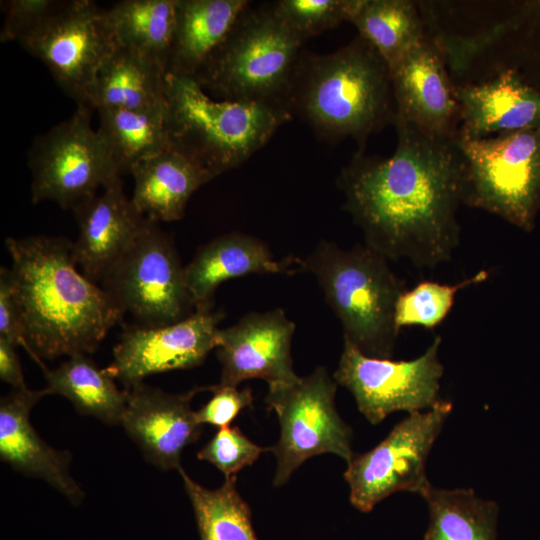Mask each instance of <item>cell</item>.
Masks as SVG:
<instances>
[{
  "label": "cell",
  "mask_w": 540,
  "mask_h": 540,
  "mask_svg": "<svg viewBox=\"0 0 540 540\" xmlns=\"http://www.w3.org/2000/svg\"><path fill=\"white\" fill-rule=\"evenodd\" d=\"M213 396L198 411V422L218 428L227 427L238 414L250 406L253 395L250 388L239 390L233 386L213 385L210 388Z\"/></svg>",
  "instance_id": "35"
},
{
  "label": "cell",
  "mask_w": 540,
  "mask_h": 540,
  "mask_svg": "<svg viewBox=\"0 0 540 540\" xmlns=\"http://www.w3.org/2000/svg\"><path fill=\"white\" fill-rule=\"evenodd\" d=\"M267 450L269 448H263L252 442L238 426H227L219 428L198 451L197 457L214 465L226 478L252 465L260 454Z\"/></svg>",
  "instance_id": "33"
},
{
  "label": "cell",
  "mask_w": 540,
  "mask_h": 540,
  "mask_svg": "<svg viewBox=\"0 0 540 540\" xmlns=\"http://www.w3.org/2000/svg\"><path fill=\"white\" fill-rule=\"evenodd\" d=\"M19 44L39 59L77 105L93 111L98 73L117 48L106 9L91 0L63 6Z\"/></svg>",
  "instance_id": "11"
},
{
  "label": "cell",
  "mask_w": 540,
  "mask_h": 540,
  "mask_svg": "<svg viewBox=\"0 0 540 540\" xmlns=\"http://www.w3.org/2000/svg\"><path fill=\"white\" fill-rule=\"evenodd\" d=\"M429 512L424 540H496L499 507L473 489L430 486L423 494Z\"/></svg>",
  "instance_id": "27"
},
{
  "label": "cell",
  "mask_w": 540,
  "mask_h": 540,
  "mask_svg": "<svg viewBox=\"0 0 540 540\" xmlns=\"http://www.w3.org/2000/svg\"><path fill=\"white\" fill-rule=\"evenodd\" d=\"M118 46L145 55L166 71L176 22V0H122L106 9Z\"/></svg>",
  "instance_id": "28"
},
{
  "label": "cell",
  "mask_w": 540,
  "mask_h": 540,
  "mask_svg": "<svg viewBox=\"0 0 540 540\" xmlns=\"http://www.w3.org/2000/svg\"><path fill=\"white\" fill-rule=\"evenodd\" d=\"M130 174L134 206L156 222L180 220L192 194L212 180L203 168L172 147L140 161Z\"/></svg>",
  "instance_id": "22"
},
{
  "label": "cell",
  "mask_w": 540,
  "mask_h": 540,
  "mask_svg": "<svg viewBox=\"0 0 540 540\" xmlns=\"http://www.w3.org/2000/svg\"><path fill=\"white\" fill-rule=\"evenodd\" d=\"M223 318L221 311L195 310L164 326H126L106 369L129 388L153 374L199 366L216 349Z\"/></svg>",
  "instance_id": "14"
},
{
  "label": "cell",
  "mask_w": 540,
  "mask_h": 540,
  "mask_svg": "<svg viewBox=\"0 0 540 540\" xmlns=\"http://www.w3.org/2000/svg\"><path fill=\"white\" fill-rule=\"evenodd\" d=\"M336 390L337 382L323 366L293 382L268 385L265 402L281 428L278 443L269 448L277 461L274 486L285 484L313 456L333 453L346 462L352 458V430L336 410Z\"/></svg>",
  "instance_id": "9"
},
{
  "label": "cell",
  "mask_w": 540,
  "mask_h": 540,
  "mask_svg": "<svg viewBox=\"0 0 540 540\" xmlns=\"http://www.w3.org/2000/svg\"><path fill=\"white\" fill-rule=\"evenodd\" d=\"M441 342L437 335L419 357L394 361L366 356L344 339L333 378L352 393L359 411L371 424H379L396 411H426L442 400Z\"/></svg>",
  "instance_id": "13"
},
{
  "label": "cell",
  "mask_w": 540,
  "mask_h": 540,
  "mask_svg": "<svg viewBox=\"0 0 540 540\" xmlns=\"http://www.w3.org/2000/svg\"><path fill=\"white\" fill-rule=\"evenodd\" d=\"M0 338L24 346V321L20 300L10 268L0 269Z\"/></svg>",
  "instance_id": "36"
},
{
  "label": "cell",
  "mask_w": 540,
  "mask_h": 540,
  "mask_svg": "<svg viewBox=\"0 0 540 540\" xmlns=\"http://www.w3.org/2000/svg\"><path fill=\"white\" fill-rule=\"evenodd\" d=\"M48 392L12 389L0 401V458L14 470L47 482L78 505L84 491L70 473L71 455L48 445L30 421V412Z\"/></svg>",
  "instance_id": "19"
},
{
  "label": "cell",
  "mask_w": 540,
  "mask_h": 540,
  "mask_svg": "<svg viewBox=\"0 0 540 540\" xmlns=\"http://www.w3.org/2000/svg\"><path fill=\"white\" fill-rule=\"evenodd\" d=\"M193 507L200 540H258L251 510L236 487V475L226 477L216 489L195 482L183 468L178 470Z\"/></svg>",
  "instance_id": "30"
},
{
  "label": "cell",
  "mask_w": 540,
  "mask_h": 540,
  "mask_svg": "<svg viewBox=\"0 0 540 540\" xmlns=\"http://www.w3.org/2000/svg\"><path fill=\"white\" fill-rule=\"evenodd\" d=\"M79 235L73 243L77 266L90 280L104 277L132 245L147 217L138 212L119 179L73 210Z\"/></svg>",
  "instance_id": "18"
},
{
  "label": "cell",
  "mask_w": 540,
  "mask_h": 540,
  "mask_svg": "<svg viewBox=\"0 0 540 540\" xmlns=\"http://www.w3.org/2000/svg\"><path fill=\"white\" fill-rule=\"evenodd\" d=\"M0 379L12 389L27 388L16 346L0 338Z\"/></svg>",
  "instance_id": "37"
},
{
  "label": "cell",
  "mask_w": 540,
  "mask_h": 540,
  "mask_svg": "<svg viewBox=\"0 0 540 540\" xmlns=\"http://www.w3.org/2000/svg\"><path fill=\"white\" fill-rule=\"evenodd\" d=\"M456 142L462 204L531 231L540 210V128Z\"/></svg>",
  "instance_id": "7"
},
{
  "label": "cell",
  "mask_w": 540,
  "mask_h": 540,
  "mask_svg": "<svg viewBox=\"0 0 540 540\" xmlns=\"http://www.w3.org/2000/svg\"><path fill=\"white\" fill-rule=\"evenodd\" d=\"M348 22L375 48L389 69L428 35L418 1L355 0Z\"/></svg>",
  "instance_id": "26"
},
{
  "label": "cell",
  "mask_w": 540,
  "mask_h": 540,
  "mask_svg": "<svg viewBox=\"0 0 540 540\" xmlns=\"http://www.w3.org/2000/svg\"><path fill=\"white\" fill-rule=\"evenodd\" d=\"M63 0H7L1 1L4 14L0 32L2 43H18L44 24L64 4Z\"/></svg>",
  "instance_id": "34"
},
{
  "label": "cell",
  "mask_w": 540,
  "mask_h": 540,
  "mask_svg": "<svg viewBox=\"0 0 540 540\" xmlns=\"http://www.w3.org/2000/svg\"><path fill=\"white\" fill-rule=\"evenodd\" d=\"M390 157L355 152L337 178L344 209L365 245L388 260L434 268L460 241L462 155L456 138L428 134L396 117Z\"/></svg>",
  "instance_id": "1"
},
{
  "label": "cell",
  "mask_w": 540,
  "mask_h": 540,
  "mask_svg": "<svg viewBox=\"0 0 540 540\" xmlns=\"http://www.w3.org/2000/svg\"><path fill=\"white\" fill-rule=\"evenodd\" d=\"M293 261H278L260 239L231 232L200 247L185 266V281L195 310L213 309V297L223 282L250 274L288 273Z\"/></svg>",
  "instance_id": "21"
},
{
  "label": "cell",
  "mask_w": 540,
  "mask_h": 540,
  "mask_svg": "<svg viewBox=\"0 0 540 540\" xmlns=\"http://www.w3.org/2000/svg\"><path fill=\"white\" fill-rule=\"evenodd\" d=\"M251 3L193 78L220 100L288 108L303 42L281 21L271 2Z\"/></svg>",
  "instance_id": "6"
},
{
  "label": "cell",
  "mask_w": 540,
  "mask_h": 540,
  "mask_svg": "<svg viewBox=\"0 0 540 540\" xmlns=\"http://www.w3.org/2000/svg\"><path fill=\"white\" fill-rule=\"evenodd\" d=\"M250 3L248 0H176L167 73L193 78Z\"/></svg>",
  "instance_id": "23"
},
{
  "label": "cell",
  "mask_w": 540,
  "mask_h": 540,
  "mask_svg": "<svg viewBox=\"0 0 540 540\" xmlns=\"http://www.w3.org/2000/svg\"><path fill=\"white\" fill-rule=\"evenodd\" d=\"M388 259L367 245L341 248L322 240L303 259L294 258L309 272L343 328V337L364 355L390 358L399 329L396 303L404 282Z\"/></svg>",
  "instance_id": "5"
},
{
  "label": "cell",
  "mask_w": 540,
  "mask_h": 540,
  "mask_svg": "<svg viewBox=\"0 0 540 540\" xmlns=\"http://www.w3.org/2000/svg\"><path fill=\"white\" fill-rule=\"evenodd\" d=\"M488 277V271L480 270L470 278L455 284L421 281L413 288L405 289L396 303L397 328L399 330L409 326L435 328L448 316L458 291L484 282Z\"/></svg>",
  "instance_id": "31"
},
{
  "label": "cell",
  "mask_w": 540,
  "mask_h": 540,
  "mask_svg": "<svg viewBox=\"0 0 540 540\" xmlns=\"http://www.w3.org/2000/svg\"><path fill=\"white\" fill-rule=\"evenodd\" d=\"M98 130L109 146L122 175L134 165L169 147L166 130V105L153 110L99 108Z\"/></svg>",
  "instance_id": "29"
},
{
  "label": "cell",
  "mask_w": 540,
  "mask_h": 540,
  "mask_svg": "<svg viewBox=\"0 0 540 540\" xmlns=\"http://www.w3.org/2000/svg\"><path fill=\"white\" fill-rule=\"evenodd\" d=\"M451 411L452 403L441 400L426 411L411 413L374 448L353 454L344 472L351 504L368 513L399 491L422 497L431 486L427 458Z\"/></svg>",
  "instance_id": "12"
},
{
  "label": "cell",
  "mask_w": 540,
  "mask_h": 540,
  "mask_svg": "<svg viewBox=\"0 0 540 540\" xmlns=\"http://www.w3.org/2000/svg\"><path fill=\"white\" fill-rule=\"evenodd\" d=\"M171 238L147 218L142 230L101 282L138 325L164 326L195 311Z\"/></svg>",
  "instance_id": "10"
},
{
  "label": "cell",
  "mask_w": 540,
  "mask_h": 540,
  "mask_svg": "<svg viewBox=\"0 0 540 540\" xmlns=\"http://www.w3.org/2000/svg\"><path fill=\"white\" fill-rule=\"evenodd\" d=\"M271 3L281 21L304 43L348 21L355 0H277Z\"/></svg>",
  "instance_id": "32"
},
{
  "label": "cell",
  "mask_w": 540,
  "mask_h": 540,
  "mask_svg": "<svg viewBox=\"0 0 540 540\" xmlns=\"http://www.w3.org/2000/svg\"><path fill=\"white\" fill-rule=\"evenodd\" d=\"M166 69L153 59L117 46L101 67L93 107L128 110L164 108Z\"/></svg>",
  "instance_id": "24"
},
{
  "label": "cell",
  "mask_w": 540,
  "mask_h": 540,
  "mask_svg": "<svg viewBox=\"0 0 540 540\" xmlns=\"http://www.w3.org/2000/svg\"><path fill=\"white\" fill-rule=\"evenodd\" d=\"M211 386L171 394L143 382L127 390L121 425L146 460L163 471L179 470L183 450L198 440L202 425L191 408L193 397Z\"/></svg>",
  "instance_id": "17"
},
{
  "label": "cell",
  "mask_w": 540,
  "mask_h": 540,
  "mask_svg": "<svg viewBox=\"0 0 540 540\" xmlns=\"http://www.w3.org/2000/svg\"><path fill=\"white\" fill-rule=\"evenodd\" d=\"M48 394L68 399L83 415L97 418L108 425L121 424L127 403V390H120L106 368H100L88 354H75L55 369H48L41 360Z\"/></svg>",
  "instance_id": "25"
},
{
  "label": "cell",
  "mask_w": 540,
  "mask_h": 540,
  "mask_svg": "<svg viewBox=\"0 0 540 540\" xmlns=\"http://www.w3.org/2000/svg\"><path fill=\"white\" fill-rule=\"evenodd\" d=\"M92 112L77 107L33 140L27 154L33 203L53 201L73 211L121 179L103 135L91 126Z\"/></svg>",
  "instance_id": "8"
},
{
  "label": "cell",
  "mask_w": 540,
  "mask_h": 540,
  "mask_svg": "<svg viewBox=\"0 0 540 540\" xmlns=\"http://www.w3.org/2000/svg\"><path fill=\"white\" fill-rule=\"evenodd\" d=\"M397 117L422 131L456 138L461 108L445 57L428 34L390 69Z\"/></svg>",
  "instance_id": "15"
},
{
  "label": "cell",
  "mask_w": 540,
  "mask_h": 540,
  "mask_svg": "<svg viewBox=\"0 0 540 540\" xmlns=\"http://www.w3.org/2000/svg\"><path fill=\"white\" fill-rule=\"evenodd\" d=\"M165 100L171 147L212 179L243 164L293 117L284 105L214 100L194 78L170 73Z\"/></svg>",
  "instance_id": "4"
},
{
  "label": "cell",
  "mask_w": 540,
  "mask_h": 540,
  "mask_svg": "<svg viewBox=\"0 0 540 540\" xmlns=\"http://www.w3.org/2000/svg\"><path fill=\"white\" fill-rule=\"evenodd\" d=\"M461 108L457 137L477 139L540 128V91L506 70L477 83L455 85Z\"/></svg>",
  "instance_id": "20"
},
{
  "label": "cell",
  "mask_w": 540,
  "mask_h": 540,
  "mask_svg": "<svg viewBox=\"0 0 540 540\" xmlns=\"http://www.w3.org/2000/svg\"><path fill=\"white\" fill-rule=\"evenodd\" d=\"M288 108L317 138L330 144L350 138L360 153L397 117L389 67L359 35L331 53L302 50Z\"/></svg>",
  "instance_id": "3"
},
{
  "label": "cell",
  "mask_w": 540,
  "mask_h": 540,
  "mask_svg": "<svg viewBox=\"0 0 540 540\" xmlns=\"http://www.w3.org/2000/svg\"><path fill=\"white\" fill-rule=\"evenodd\" d=\"M6 248L24 321V348L35 360L93 353L124 317L112 296L78 270L64 237H9Z\"/></svg>",
  "instance_id": "2"
},
{
  "label": "cell",
  "mask_w": 540,
  "mask_h": 540,
  "mask_svg": "<svg viewBox=\"0 0 540 540\" xmlns=\"http://www.w3.org/2000/svg\"><path fill=\"white\" fill-rule=\"evenodd\" d=\"M295 327L283 309L275 308L249 312L234 325L220 329L216 347L221 364L219 384L237 387L254 378L268 385L297 380L291 356Z\"/></svg>",
  "instance_id": "16"
}]
</instances>
